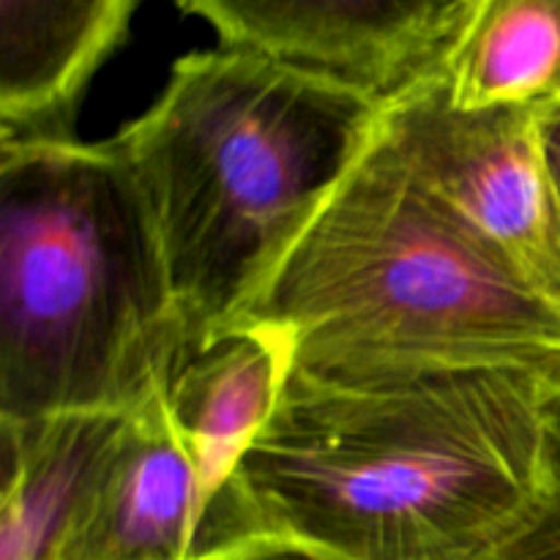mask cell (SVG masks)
Returning <instances> with one entry per match:
<instances>
[{
	"label": "cell",
	"instance_id": "2",
	"mask_svg": "<svg viewBox=\"0 0 560 560\" xmlns=\"http://www.w3.org/2000/svg\"><path fill=\"white\" fill-rule=\"evenodd\" d=\"M383 104L222 44L175 60L156 102L113 137L156 224L189 353L260 299L377 135Z\"/></svg>",
	"mask_w": 560,
	"mask_h": 560
},
{
	"label": "cell",
	"instance_id": "11",
	"mask_svg": "<svg viewBox=\"0 0 560 560\" xmlns=\"http://www.w3.org/2000/svg\"><path fill=\"white\" fill-rule=\"evenodd\" d=\"M435 74L463 109L560 102V0H470Z\"/></svg>",
	"mask_w": 560,
	"mask_h": 560
},
{
	"label": "cell",
	"instance_id": "4",
	"mask_svg": "<svg viewBox=\"0 0 560 560\" xmlns=\"http://www.w3.org/2000/svg\"><path fill=\"white\" fill-rule=\"evenodd\" d=\"M241 320L301 364L501 366L560 388V306L377 135Z\"/></svg>",
	"mask_w": 560,
	"mask_h": 560
},
{
	"label": "cell",
	"instance_id": "10",
	"mask_svg": "<svg viewBox=\"0 0 560 560\" xmlns=\"http://www.w3.org/2000/svg\"><path fill=\"white\" fill-rule=\"evenodd\" d=\"M124 419L0 421V560H63Z\"/></svg>",
	"mask_w": 560,
	"mask_h": 560
},
{
	"label": "cell",
	"instance_id": "14",
	"mask_svg": "<svg viewBox=\"0 0 560 560\" xmlns=\"http://www.w3.org/2000/svg\"><path fill=\"white\" fill-rule=\"evenodd\" d=\"M536 120H539L541 148H545L547 167H550L552 184H556L560 200V102L541 107L539 113H536Z\"/></svg>",
	"mask_w": 560,
	"mask_h": 560
},
{
	"label": "cell",
	"instance_id": "6",
	"mask_svg": "<svg viewBox=\"0 0 560 560\" xmlns=\"http://www.w3.org/2000/svg\"><path fill=\"white\" fill-rule=\"evenodd\" d=\"M164 392L126 413L63 560H219L266 539L241 490L208 503Z\"/></svg>",
	"mask_w": 560,
	"mask_h": 560
},
{
	"label": "cell",
	"instance_id": "13",
	"mask_svg": "<svg viewBox=\"0 0 560 560\" xmlns=\"http://www.w3.org/2000/svg\"><path fill=\"white\" fill-rule=\"evenodd\" d=\"M545 463L552 498L560 495V388H552L545 402Z\"/></svg>",
	"mask_w": 560,
	"mask_h": 560
},
{
	"label": "cell",
	"instance_id": "9",
	"mask_svg": "<svg viewBox=\"0 0 560 560\" xmlns=\"http://www.w3.org/2000/svg\"><path fill=\"white\" fill-rule=\"evenodd\" d=\"M137 0H0L3 135H66L82 91L120 47Z\"/></svg>",
	"mask_w": 560,
	"mask_h": 560
},
{
	"label": "cell",
	"instance_id": "3",
	"mask_svg": "<svg viewBox=\"0 0 560 560\" xmlns=\"http://www.w3.org/2000/svg\"><path fill=\"white\" fill-rule=\"evenodd\" d=\"M189 353L148 202L113 140L0 142V421L131 413Z\"/></svg>",
	"mask_w": 560,
	"mask_h": 560
},
{
	"label": "cell",
	"instance_id": "12",
	"mask_svg": "<svg viewBox=\"0 0 560 560\" xmlns=\"http://www.w3.org/2000/svg\"><path fill=\"white\" fill-rule=\"evenodd\" d=\"M490 560H560V495Z\"/></svg>",
	"mask_w": 560,
	"mask_h": 560
},
{
	"label": "cell",
	"instance_id": "5",
	"mask_svg": "<svg viewBox=\"0 0 560 560\" xmlns=\"http://www.w3.org/2000/svg\"><path fill=\"white\" fill-rule=\"evenodd\" d=\"M539 109H463L438 74L383 104V135L427 189L560 306V200Z\"/></svg>",
	"mask_w": 560,
	"mask_h": 560
},
{
	"label": "cell",
	"instance_id": "7",
	"mask_svg": "<svg viewBox=\"0 0 560 560\" xmlns=\"http://www.w3.org/2000/svg\"><path fill=\"white\" fill-rule=\"evenodd\" d=\"M224 47L323 71L388 98L432 74L470 0H173Z\"/></svg>",
	"mask_w": 560,
	"mask_h": 560
},
{
	"label": "cell",
	"instance_id": "1",
	"mask_svg": "<svg viewBox=\"0 0 560 560\" xmlns=\"http://www.w3.org/2000/svg\"><path fill=\"white\" fill-rule=\"evenodd\" d=\"M525 372L301 364L235 485L266 539L331 560H490L552 501Z\"/></svg>",
	"mask_w": 560,
	"mask_h": 560
},
{
	"label": "cell",
	"instance_id": "8",
	"mask_svg": "<svg viewBox=\"0 0 560 560\" xmlns=\"http://www.w3.org/2000/svg\"><path fill=\"white\" fill-rule=\"evenodd\" d=\"M293 364L288 331L238 320L197 345L175 370L164 392L167 410L211 506L238 495L241 459L271 421Z\"/></svg>",
	"mask_w": 560,
	"mask_h": 560
},
{
	"label": "cell",
	"instance_id": "15",
	"mask_svg": "<svg viewBox=\"0 0 560 560\" xmlns=\"http://www.w3.org/2000/svg\"><path fill=\"white\" fill-rule=\"evenodd\" d=\"M219 560H266V558H262V541H255V545L244 547V550L230 552V556H224Z\"/></svg>",
	"mask_w": 560,
	"mask_h": 560
}]
</instances>
